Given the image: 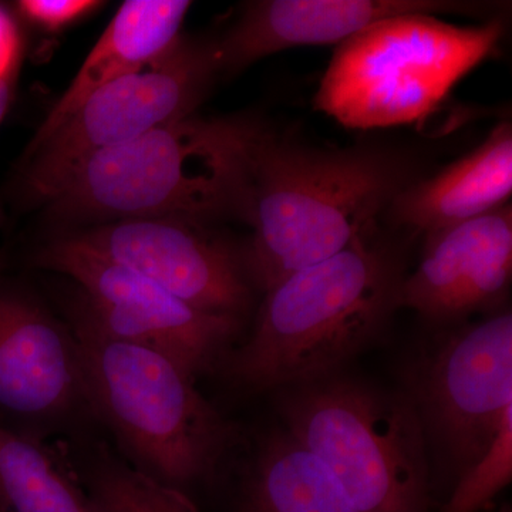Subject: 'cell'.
I'll use <instances>...</instances> for the list:
<instances>
[{
    "instance_id": "cell-1",
    "label": "cell",
    "mask_w": 512,
    "mask_h": 512,
    "mask_svg": "<svg viewBox=\"0 0 512 512\" xmlns=\"http://www.w3.org/2000/svg\"><path fill=\"white\" fill-rule=\"evenodd\" d=\"M271 133L251 116L190 114L90 158L49 204L67 221H248L256 160Z\"/></svg>"
},
{
    "instance_id": "cell-2",
    "label": "cell",
    "mask_w": 512,
    "mask_h": 512,
    "mask_svg": "<svg viewBox=\"0 0 512 512\" xmlns=\"http://www.w3.org/2000/svg\"><path fill=\"white\" fill-rule=\"evenodd\" d=\"M406 275L402 256L375 231L355 239L265 292L254 330L228 353L222 370L248 392L338 375L382 335L400 308Z\"/></svg>"
},
{
    "instance_id": "cell-3",
    "label": "cell",
    "mask_w": 512,
    "mask_h": 512,
    "mask_svg": "<svg viewBox=\"0 0 512 512\" xmlns=\"http://www.w3.org/2000/svg\"><path fill=\"white\" fill-rule=\"evenodd\" d=\"M414 180L413 165L389 148L323 150L272 131L255 164L254 235L242 254L249 281L268 292L339 254L375 231L379 215Z\"/></svg>"
},
{
    "instance_id": "cell-4",
    "label": "cell",
    "mask_w": 512,
    "mask_h": 512,
    "mask_svg": "<svg viewBox=\"0 0 512 512\" xmlns=\"http://www.w3.org/2000/svg\"><path fill=\"white\" fill-rule=\"evenodd\" d=\"M82 359L90 412L113 431L136 470L167 487L211 477L234 429L160 350L70 326Z\"/></svg>"
},
{
    "instance_id": "cell-5",
    "label": "cell",
    "mask_w": 512,
    "mask_h": 512,
    "mask_svg": "<svg viewBox=\"0 0 512 512\" xmlns=\"http://www.w3.org/2000/svg\"><path fill=\"white\" fill-rule=\"evenodd\" d=\"M504 29L498 16L478 26L426 13L373 23L336 47L315 94L316 110L355 130L426 119L494 52Z\"/></svg>"
},
{
    "instance_id": "cell-6",
    "label": "cell",
    "mask_w": 512,
    "mask_h": 512,
    "mask_svg": "<svg viewBox=\"0 0 512 512\" xmlns=\"http://www.w3.org/2000/svg\"><path fill=\"white\" fill-rule=\"evenodd\" d=\"M281 394L289 433L329 468L357 511L429 512V450L406 393L333 375Z\"/></svg>"
},
{
    "instance_id": "cell-7",
    "label": "cell",
    "mask_w": 512,
    "mask_h": 512,
    "mask_svg": "<svg viewBox=\"0 0 512 512\" xmlns=\"http://www.w3.org/2000/svg\"><path fill=\"white\" fill-rule=\"evenodd\" d=\"M406 394L441 476L456 484L512 412V315L447 326L420 349Z\"/></svg>"
},
{
    "instance_id": "cell-8",
    "label": "cell",
    "mask_w": 512,
    "mask_h": 512,
    "mask_svg": "<svg viewBox=\"0 0 512 512\" xmlns=\"http://www.w3.org/2000/svg\"><path fill=\"white\" fill-rule=\"evenodd\" d=\"M220 73L215 43L180 37L163 56L100 87L52 136L28 150L26 192L50 202L90 158L194 114Z\"/></svg>"
},
{
    "instance_id": "cell-9",
    "label": "cell",
    "mask_w": 512,
    "mask_h": 512,
    "mask_svg": "<svg viewBox=\"0 0 512 512\" xmlns=\"http://www.w3.org/2000/svg\"><path fill=\"white\" fill-rule=\"evenodd\" d=\"M36 262L79 285L72 326L160 350L194 377L221 366L241 333V318L192 308L72 235L50 242Z\"/></svg>"
},
{
    "instance_id": "cell-10",
    "label": "cell",
    "mask_w": 512,
    "mask_h": 512,
    "mask_svg": "<svg viewBox=\"0 0 512 512\" xmlns=\"http://www.w3.org/2000/svg\"><path fill=\"white\" fill-rule=\"evenodd\" d=\"M72 237L192 308L241 319L251 309L252 282L242 254L212 237L201 225L121 220Z\"/></svg>"
},
{
    "instance_id": "cell-11",
    "label": "cell",
    "mask_w": 512,
    "mask_h": 512,
    "mask_svg": "<svg viewBox=\"0 0 512 512\" xmlns=\"http://www.w3.org/2000/svg\"><path fill=\"white\" fill-rule=\"evenodd\" d=\"M90 412L79 343L32 296L0 286V426L32 437Z\"/></svg>"
},
{
    "instance_id": "cell-12",
    "label": "cell",
    "mask_w": 512,
    "mask_h": 512,
    "mask_svg": "<svg viewBox=\"0 0 512 512\" xmlns=\"http://www.w3.org/2000/svg\"><path fill=\"white\" fill-rule=\"evenodd\" d=\"M512 211L497 210L426 235L420 264L404 278L400 308L436 329L497 311L511 285Z\"/></svg>"
},
{
    "instance_id": "cell-13",
    "label": "cell",
    "mask_w": 512,
    "mask_h": 512,
    "mask_svg": "<svg viewBox=\"0 0 512 512\" xmlns=\"http://www.w3.org/2000/svg\"><path fill=\"white\" fill-rule=\"evenodd\" d=\"M497 9L494 3L453 0H258L245 5L237 23L215 46L221 73H234L293 47L338 46L394 16H487Z\"/></svg>"
},
{
    "instance_id": "cell-14",
    "label": "cell",
    "mask_w": 512,
    "mask_h": 512,
    "mask_svg": "<svg viewBox=\"0 0 512 512\" xmlns=\"http://www.w3.org/2000/svg\"><path fill=\"white\" fill-rule=\"evenodd\" d=\"M511 192L512 128L504 121L467 156L407 185L387 211L396 224L427 235L503 207Z\"/></svg>"
},
{
    "instance_id": "cell-15",
    "label": "cell",
    "mask_w": 512,
    "mask_h": 512,
    "mask_svg": "<svg viewBox=\"0 0 512 512\" xmlns=\"http://www.w3.org/2000/svg\"><path fill=\"white\" fill-rule=\"evenodd\" d=\"M191 9L187 0H127L113 16L92 52L37 128L29 150L39 146L100 87L136 72L180 40Z\"/></svg>"
},
{
    "instance_id": "cell-16",
    "label": "cell",
    "mask_w": 512,
    "mask_h": 512,
    "mask_svg": "<svg viewBox=\"0 0 512 512\" xmlns=\"http://www.w3.org/2000/svg\"><path fill=\"white\" fill-rule=\"evenodd\" d=\"M241 512H359L329 468L286 431L259 447L242 487Z\"/></svg>"
},
{
    "instance_id": "cell-17",
    "label": "cell",
    "mask_w": 512,
    "mask_h": 512,
    "mask_svg": "<svg viewBox=\"0 0 512 512\" xmlns=\"http://www.w3.org/2000/svg\"><path fill=\"white\" fill-rule=\"evenodd\" d=\"M0 512H101L42 441L0 426Z\"/></svg>"
},
{
    "instance_id": "cell-18",
    "label": "cell",
    "mask_w": 512,
    "mask_h": 512,
    "mask_svg": "<svg viewBox=\"0 0 512 512\" xmlns=\"http://www.w3.org/2000/svg\"><path fill=\"white\" fill-rule=\"evenodd\" d=\"M80 481L101 512H198L183 491L107 453L94 458Z\"/></svg>"
},
{
    "instance_id": "cell-19",
    "label": "cell",
    "mask_w": 512,
    "mask_h": 512,
    "mask_svg": "<svg viewBox=\"0 0 512 512\" xmlns=\"http://www.w3.org/2000/svg\"><path fill=\"white\" fill-rule=\"evenodd\" d=\"M512 412L505 416L490 450L451 488L440 512H478L511 483Z\"/></svg>"
},
{
    "instance_id": "cell-20",
    "label": "cell",
    "mask_w": 512,
    "mask_h": 512,
    "mask_svg": "<svg viewBox=\"0 0 512 512\" xmlns=\"http://www.w3.org/2000/svg\"><path fill=\"white\" fill-rule=\"evenodd\" d=\"M20 15L39 28L56 32L100 8L96 0H20Z\"/></svg>"
},
{
    "instance_id": "cell-21",
    "label": "cell",
    "mask_w": 512,
    "mask_h": 512,
    "mask_svg": "<svg viewBox=\"0 0 512 512\" xmlns=\"http://www.w3.org/2000/svg\"><path fill=\"white\" fill-rule=\"evenodd\" d=\"M22 37L15 19L0 6V80L18 74Z\"/></svg>"
},
{
    "instance_id": "cell-22",
    "label": "cell",
    "mask_w": 512,
    "mask_h": 512,
    "mask_svg": "<svg viewBox=\"0 0 512 512\" xmlns=\"http://www.w3.org/2000/svg\"><path fill=\"white\" fill-rule=\"evenodd\" d=\"M16 74L0 80V124L3 123L6 113H8L10 101H12L13 84H15Z\"/></svg>"
},
{
    "instance_id": "cell-23",
    "label": "cell",
    "mask_w": 512,
    "mask_h": 512,
    "mask_svg": "<svg viewBox=\"0 0 512 512\" xmlns=\"http://www.w3.org/2000/svg\"><path fill=\"white\" fill-rule=\"evenodd\" d=\"M0 271H2V258H0Z\"/></svg>"
}]
</instances>
